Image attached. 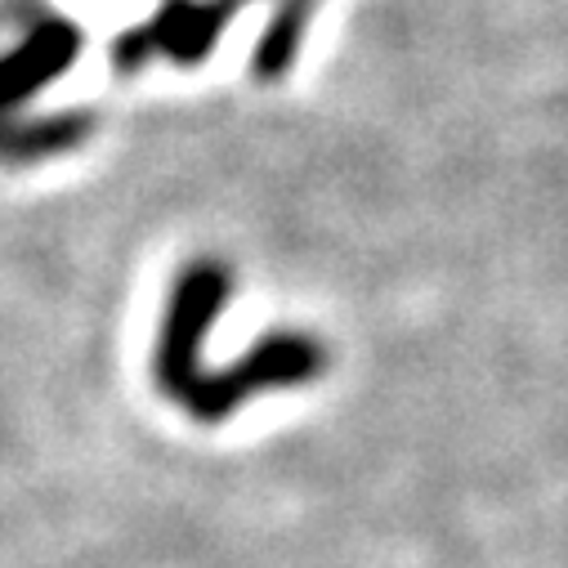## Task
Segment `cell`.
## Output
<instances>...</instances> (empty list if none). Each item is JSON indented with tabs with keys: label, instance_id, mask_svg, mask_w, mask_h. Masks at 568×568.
Instances as JSON below:
<instances>
[{
	"label": "cell",
	"instance_id": "3957f363",
	"mask_svg": "<svg viewBox=\"0 0 568 568\" xmlns=\"http://www.w3.org/2000/svg\"><path fill=\"white\" fill-rule=\"evenodd\" d=\"M81 28L68 19H41L6 59H0V108H19L59 81L81 54Z\"/></svg>",
	"mask_w": 568,
	"mask_h": 568
},
{
	"label": "cell",
	"instance_id": "6da1fadb",
	"mask_svg": "<svg viewBox=\"0 0 568 568\" xmlns=\"http://www.w3.org/2000/svg\"><path fill=\"white\" fill-rule=\"evenodd\" d=\"M233 296V268L224 260H189L162 310L158 349H153V376L166 398H189V389L202 381V345Z\"/></svg>",
	"mask_w": 568,
	"mask_h": 568
},
{
	"label": "cell",
	"instance_id": "277c9868",
	"mask_svg": "<svg viewBox=\"0 0 568 568\" xmlns=\"http://www.w3.org/2000/svg\"><path fill=\"white\" fill-rule=\"evenodd\" d=\"M314 10H318V0H282V6L273 10L268 28H264V37L255 45V63H251L255 81H277V77L292 72Z\"/></svg>",
	"mask_w": 568,
	"mask_h": 568
},
{
	"label": "cell",
	"instance_id": "7a4b0ae2",
	"mask_svg": "<svg viewBox=\"0 0 568 568\" xmlns=\"http://www.w3.org/2000/svg\"><path fill=\"white\" fill-rule=\"evenodd\" d=\"M327 367V349L323 341L305 336V332H268L260 336L237 363H229L224 372H206L193 389H189V412L202 425H220L229 420L242 403L268 394V389H296L310 385L318 372Z\"/></svg>",
	"mask_w": 568,
	"mask_h": 568
},
{
	"label": "cell",
	"instance_id": "5b68a950",
	"mask_svg": "<svg viewBox=\"0 0 568 568\" xmlns=\"http://www.w3.org/2000/svg\"><path fill=\"white\" fill-rule=\"evenodd\" d=\"M85 116H50V121H32V125H6L0 130V158H41V153H63L85 134Z\"/></svg>",
	"mask_w": 568,
	"mask_h": 568
}]
</instances>
